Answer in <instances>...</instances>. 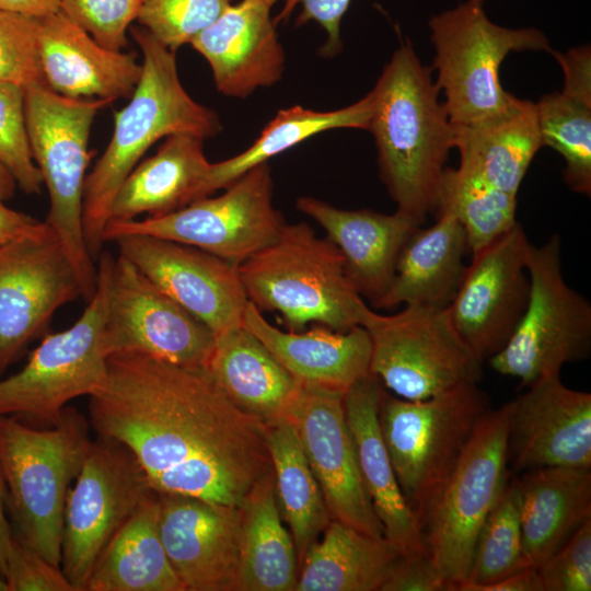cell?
I'll use <instances>...</instances> for the list:
<instances>
[{
  "mask_svg": "<svg viewBox=\"0 0 591 591\" xmlns=\"http://www.w3.org/2000/svg\"><path fill=\"white\" fill-rule=\"evenodd\" d=\"M92 440L84 417L66 407L47 429L0 416V461L22 543L60 566L63 513Z\"/></svg>",
  "mask_w": 591,
  "mask_h": 591,
  "instance_id": "5b68a950",
  "label": "cell"
},
{
  "mask_svg": "<svg viewBox=\"0 0 591 591\" xmlns=\"http://www.w3.org/2000/svg\"><path fill=\"white\" fill-rule=\"evenodd\" d=\"M526 270L525 312L507 345L488 359L496 372L519 379L521 387L591 352V304L564 278L558 234L541 246L530 244Z\"/></svg>",
  "mask_w": 591,
  "mask_h": 591,
  "instance_id": "30bf717a",
  "label": "cell"
},
{
  "mask_svg": "<svg viewBox=\"0 0 591 591\" xmlns=\"http://www.w3.org/2000/svg\"><path fill=\"white\" fill-rule=\"evenodd\" d=\"M85 591H185L159 530V495L152 491L107 543Z\"/></svg>",
  "mask_w": 591,
  "mask_h": 591,
  "instance_id": "1f68e13d",
  "label": "cell"
},
{
  "mask_svg": "<svg viewBox=\"0 0 591 591\" xmlns=\"http://www.w3.org/2000/svg\"><path fill=\"white\" fill-rule=\"evenodd\" d=\"M0 591H8L7 583L1 575H0Z\"/></svg>",
  "mask_w": 591,
  "mask_h": 591,
  "instance_id": "11a10c76",
  "label": "cell"
},
{
  "mask_svg": "<svg viewBox=\"0 0 591 591\" xmlns=\"http://www.w3.org/2000/svg\"><path fill=\"white\" fill-rule=\"evenodd\" d=\"M113 242L119 255L215 336L242 325L248 298L239 266L194 246L144 234H126Z\"/></svg>",
  "mask_w": 591,
  "mask_h": 591,
  "instance_id": "d6986e66",
  "label": "cell"
},
{
  "mask_svg": "<svg viewBox=\"0 0 591 591\" xmlns=\"http://www.w3.org/2000/svg\"><path fill=\"white\" fill-rule=\"evenodd\" d=\"M158 495L161 540L185 591H237L240 507Z\"/></svg>",
  "mask_w": 591,
  "mask_h": 591,
  "instance_id": "44dd1931",
  "label": "cell"
},
{
  "mask_svg": "<svg viewBox=\"0 0 591 591\" xmlns=\"http://www.w3.org/2000/svg\"><path fill=\"white\" fill-rule=\"evenodd\" d=\"M131 35L143 56L141 77L129 103L114 113L112 139L84 182L83 233L94 259L104 243L113 199L147 150L174 134H192L205 140L222 128L218 115L194 101L182 85L175 51L144 27L132 28Z\"/></svg>",
  "mask_w": 591,
  "mask_h": 591,
  "instance_id": "3957f363",
  "label": "cell"
},
{
  "mask_svg": "<svg viewBox=\"0 0 591 591\" xmlns=\"http://www.w3.org/2000/svg\"><path fill=\"white\" fill-rule=\"evenodd\" d=\"M560 65L565 84L564 93L591 103V49L589 45L573 47L566 53L551 49Z\"/></svg>",
  "mask_w": 591,
  "mask_h": 591,
  "instance_id": "c3c4849f",
  "label": "cell"
},
{
  "mask_svg": "<svg viewBox=\"0 0 591 591\" xmlns=\"http://www.w3.org/2000/svg\"><path fill=\"white\" fill-rule=\"evenodd\" d=\"M241 510L237 591H292L298 579V555L282 524L274 473L245 497Z\"/></svg>",
  "mask_w": 591,
  "mask_h": 591,
  "instance_id": "836d02e7",
  "label": "cell"
},
{
  "mask_svg": "<svg viewBox=\"0 0 591 591\" xmlns=\"http://www.w3.org/2000/svg\"><path fill=\"white\" fill-rule=\"evenodd\" d=\"M139 7L140 0H60L62 13L112 50L128 44L126 33Z\"/></svg>",
  "mask_w": 591,
  "mask_h": 591,
  "instance_id": "7bdbcfd3",
  "label": "cell"
},
{
  "mask_svg": "<svg viewBox=\"0 0 591 591\" xmlns=\"http://www.w3.org/2000/svg\"><path fill=\"white\" fill-rule=\"evenodd\" d=\"M0 160L26 194H39L44 185L30 146L24 88L0 81Z\"/></svg>",
  "mask_w": 591,
  "mask_h": 591,
  "instance_id": "60d3db41",
  "label": "cell"
},
{
  "mask_svg": "<svg viewBox=\"0 0 591 591\" xmlns=\"http://www.w3.org/2000/svg\"><path fill=\"white\" fill-rule=\"evenodd\" d=\"M0 81L23 88L47 85L39 56L38 19L1 8Z\"/></svg>",
  "mask_w": 591,
  "mask_h": 591,
  "instance_id": "b9f144b4",
  "label": "cell"
},
{
  "mask_svg": "<svg viewBox=\"0 0 591 591\" xmlns=\"http://www.w3.org/2000/svg\"><path fill=\"white\" fill-rule=\"evenodd\" d=\"M509 418L507 403L483 419L422 524L427 554L451 591L466 581L478 532L511 477Z\"/></svg>",
  "mask_w": 591,
  "mask_h": 591,
  "instance_id": "7c38bea8",
  "label": "cell"
},
{
  "mask_svg": "<svg viewBox=\"0 0 591 591\" xmlns=\"http://www.w3.org/2000/svg\"><path fill=\"white\" fill-rule=\"evenodd\" d=\"M46 227L45 221H39L24 212L13 210L0 200V246L42 232Z\"/></svg>",
  "mask_w": 591,
  "mask_h": 591,
  "instance_id": "681fc988",
  "label": "cell"
},
{
  "mask_svg": "<svg viewBox=\"0 0 591 591\" xmlns=\"http://www.w3.org/2000/svg\"><path fill=\"white\" fill-rule=\"evenodd\" d=\"M230 0H140L137 20L169 49L192 40L230 4Z\"/></svg>",
  "mask_w": 591,
  "mask_h": 591,
  "instance_id": "ab89813d",
  "label": "cell"
},
{
  "mask_svg": "<svg viewBox=\"0 0 591 591\" xmlns=\"http://www.w3.org/2000/svg\"><path fill=\"white\" fill-rule=\"evenodd\" d=\"M25 117L33 159L49 195L45 222L69 257L89 301L97 285V266L83 233V189L90 160L91 126L111 103L102 99H69L47 85L27 86Z\"/></svg>",
  "mask_w": 591,
  "mask_h": 591,
  "instance_id": "52a82bcc",
  "label": "cell"
},
{
  "mask_svg": "<svg viewBox=\"0 0 591 591\" xmlns=\"http://www.w3.org/2000/svg\"><path fill=\"white\" fill-rule=\"evenodd\" d=\"M478 591H544V588L537 568L531 566L484 586Z\"/></svg>",
  "mask_w": 591,
  "mask_h": 591,
  "instance_id": "f907efd6",
  "label": "cell"
},
{
  "mask_svg": "<svg viewBox=\"0 0 591 591\" xmlns=\"http://www.w3.org/2000/svg\"><path fill=\"white\" fill-rule=\"evenodd\" d=\"M515 478L523 548L536 568L591 519V470L540 467Z\"/></svg>",
  "mask_w": 591,
  "mask_h": 591,
  "instance_id": "4316f807",
  "label": "cell"
},
{
  "mask_svg": "<svg viewBox=\"0 0 591 591\" xmlns=\"http://www.w3.org/2000/svg\"><path fill=\"white\" fill-rule=\"evenodd\" d=\"M380 591H451L429 555L401 556Z\"/></svg>",
  "mask_w": 591,
  "mask_h": 591,
  "instance_id": "7dc6e473",
  "label": "cell"
},
{
  "mask_svg": "<svg viewBox=\"0 0 591 591\" xmlns=\"http://www.w3.org/2000/svg\"><path fill=\"white\" fill-rule=\"evenodd\" d=\"M343 392L300 384L286 418L292 424L332 520L384 536L361 478Z\"/></svg>",
  "mask_w": 591,
  "mask_h": 591,
  "instance_id": "ac0fdd59",
  "label": "cell"
},
{
  "mask_svg": "<svg viewBox=\"0 0 591 591\" xmlns=\"http://www.w3.org/2000/svg\"><path fill=\"white\" fill-rule=\"evenodd\" d=\"M102 344L105 355H142L185 368H206L213 333L132 263L113 259Z\"/></svg>",
  "mask_w": 591,
  "mask_h": 591,
  "instance_id": "9a60e30c",
  "label": "cell"
},
{
  "mask_svg": "<svg viewBox=\"0 0 591 591\" xmlns=\"http://www.w3.org/2000/svg\"><path fill=\"white\" fill-rule=\"evenodd\" d=\"M296 206L324 229L341 253L354 288L373 306L387 291L398 256L420 224L398 210H345L310 196L299 197Z\"/></svg>",
  "mask_w": 591,
  "mask_h": 591,
  "instance_id": "cb8c5ba5",
  "label": "cell"
},
{
  "mask_svg": "<svg viewBox=\"0 0 591 591\" xmlns=\"http://www.w3.org/2000/svg\"><path fill=\"white\" fill-rule=\"evenodd\" d=\"M152 491L125 447L102 438L91 442L63 513L60 567L77 591H85L107 543Z\"/></svg>",
  "mask_w": 591,
  "mask_h": 591,
  "instance_id": "5bb4252c",
  "label": "cell"
},
{
  "mask_svg": "<svg viewBox=\"0 0 591 591\" xmlns=\"http://www.w3.org/2000/svg\"><path fill=\"white\" fill-rule=\"evenodd\" d=\"M38 44L48 88L69 99L130 97L141 77L132 53L103 47L60 10L38 19Z\"/></svg>",
  "mask_w": 591,
  "mask_h": 591,
  "instance_id": "603a6c76",
  "label": "cell"
},
{
  "mask_svg": "<svg viewBox=\"0 0 591 591\" xmlns=\"http://www.w3.org/2000/svg\"><path fill=\"white\" fill-rule=\"evenodd\" d=\"M528 567L531 564L523 548L519 493L513 476L478 532L468 577L456 591H478Z\"/></svg>",
  "mask_w": 591,
  "mask_h": 591,
  "instance_id": "74e56055",
  "label": "cell"
},
{
  "mask_svg": "<svg viewBox=\"0 0 591 591\" xmlns=\"http://www.w3.org/2000/svg\"><path fill=\"white\" fill-rule=\"evenodd\" d=\"M97 285L81 316L69 328L44 336L22 370L0 380V416H26L55 424L66 405L92 396L105 384L102 344L107 283L113 263L100 253Z\"/></svg>",
  "mask_w": 591,
  "mask_h": 591,
  "instance_id": "8fae6325",
  "label": "cell"
},
{
  "mask_svg": "<svg viewBox=\"0 0 591 591\" xmlns=\"http://www.w3.org/2000/svg\"><path fill=\"white\" fill-rule=\"evenodd\" d=\"M79 297V278L48 224L0 246V374L59 308Z\"/></svg>",
  "mask_w": 591,
  "mask_h": 591,
  "instance_id": "e0dca14e",
  "label": "cell"
},
{
  "mask_svg": "<svg viewBox=\"0 0 591 591\" xmlns=\"http://www.w3.org/2000/svg\"><path fill=\"white\" fill-rule=\"evenodd\" d=\"M491 410L488 395L477 383H465L422 401L381 391L382 437L420 530L468 441Z\"/></svg>",
  "mask_w": 591,
  "mask_h": 591,
  "instance_id": "8992f818",
  "label": "cell"
},
{
  "mask_svg": "<svg viewBox=\"0 0 591 591\" xmlns=\"http://www.w3.org/2000/svg\"><path fill=\"white\" fill-rule=\"evenodd\" d=\"M431 69L409 42L402 44L368 93V129L374 138L382 182L398 211L420 225L436 211L440 178L454 148V126Z\"/></svg>",
  "mask_w": 591,
  "mask_h": 591,
  "instance_id": "7a4b0ae2",
  "label": "cell"
},
{
  "mask_svg": "<svg viewBox=\"0 0 591 591\" xmlns=\"http://www.w3.org/2000/svg\"><path fill=\"white\" fill-rule=\"evenodd\" d=\"M401 556L386 537L331 520L301 560L294 591H380Z\"/></svg>",
  "mask_w": 591,
  "mask_h": 591,
  "instance_id": "d6a6232c",
  "label": "cell"
},
{
  "mask_svg": "<svg viewBox=\"0 0 591 591\" xmlns=\"http://www.w3.org/2000/svg\"><path fill=\"white\" fill-rule=\"evenodd\" d=\"M266 426L278 508L301 561L332 519L292 424L282 418Z\"/></svg>",
  "mask_w": 591,
  "mask_h": 591,
  "instance_id": "d590c367",
  "label": "cell"
},
{
  "mask_svg": "<svg viewBox=\"0 0 591 591\" xmlns=\"http://www.w3.org/2000/svg\"><path fill=\"white\" fill-rule=\"evenodd\" d=\"M266 2H268L269 4L274 5L278 0H264Z\"/></svg>",
  "mask_w": 591,
  "mask_h": 591,
  "instance_id": "9f6ffc18",
  "label": "cell"
},
{
  "mask_svg": "<svg viewBox=\"0 0 591 591\" xmlns=\"http://www.w3.org/2000/svg\"><path fill=\"white\" fill-rule=\"evenodd\" d=\"M466 252L468 245L462 224L450 210L438 211V219L431 227H419L409 236L387 291L373 306L448 308L462 281Z\"/></svg>",
  "mask_w": 591,
  "mask_h": 591,
  "instance_id": "83f0119b",
  "label": "cell"
},
{
  "mask_svg": "<svg viewBox=\"0 0 591 591\" xmlns=\"http://www.w3.org/2000/svg\"><path fill=\"white\" fill-rule=\"evenodd\" d=\"M242 324L300 383L346 393L370 374L371 340L357 325L347 332L324 326L283 332L271 325L251 301Z\"/></svg>",
  "mask_w": 591,
  "mask_h": 591,
  "instance_id": "484cf974",
  "label": "cell"
},
{
  "mask_svg": "<svg viewBox=\"0 0 591 591\" xmlns=\"http://www.w3.org/2000/svg\"><path fill=\"white\" fill-rule=\"evenodd\" d=\"M358 325L371 340L370 373L401 398L427 399L482 378L483 362L459 336L448 308L406 304L380 314L360 299Z\"/></svg>",
  "mask_w": 591,
  "mask_h": 591,
  "instance_id": "9c48e42d",
  "label": "cell"
},
{
  "mask_svg": "<svg viewBox=\"0 0 591 591\" xmlns=\"http://www.w3.org/2000/svg\"><path fill=\"white\" fill-rule=\"evenodd\" d=\"M271 7L264 0L230 3L192 40L210 65L221 94L243 99L281 79L285 53L270 16Z\"/></svg>",
  "mask_w": 591,
  "mask_h": 591,
  "instance_id": "7402d4cb",
  "label": "cell"
},
{
  "mask_svg": "<svg viewBox=\"0 0 591 591\" xmlns=\"http://www.w3.org/2000/svg\"><path fill=\"white\" fill-rule=\"evenodd\" d=\"M370 114L368 94L354 104L335 111L318 112L300 105L282 108L248 149L210 164L195 200L229 187L251 169L268 163L271 158L320 132L338 128L368 129Z\"/></svg>",
  "mask_w": 591,
  "mask_h": 591,
  "instance_id": "e575fe53",
  "label": "cell"
},
{
  "mask_svg": "<svg viewBox=\"0 0 591 591\" xmlns=\"http://www.w3.org/2000/svg\"><path fill=\"white\" fill-rule=\"evenodd\" d=\"M245 293L259 310L278 312L291 332L314 322L336 332L358 325V303L341 253L305 222L285 223L278 237L241 265Z\"/></svg>",
  "mask_w": 591,
  "mask_h": 591,
  "instance_id": "277c9868",
  "label": "cell"
},
{
  "mask_svg": "<svg viewBox=\"0 0 591 591\" xmlns=\"http://www.w3.org/2000/svg\"><path fill=\"white\" fill-rule=\"evenodd\" d=\"M536 568L544 591H590L591 519Z\"/></svg>",
  "mask_w": 591,
  "mask_h": 591,
  "instance_id": "ee69618b",
  "label": "cell"
},
{
  "mask_svg": "<svg viewBox=\"0 0 591 591\" xmlns=\"http://www.w3.org/2000/svg\"><path fill=\"white\" fill-rule=\"evenodd\" d=\"M285 221L274 207L268 163L259 164L217 197H204L160 217L109 220L104 242L144 234L194 246L234 265L273 243Z\"/></svg>",
  "mask_w": 591,
  "mask_h": 591,
  "instance_id": "4fadbf2b",
  "label": "cell"
},
{
  "mask_svg": "<svg viewBox=\"0 0 591 591\" xmlns=\"http://www.w3.org/2000/svg\"><path fill=\"white\" fill-rule=\"evenodd\" d=\"M530 244L517 222L472 252V259L448 306L455 331L480 362L507 345L525 312L530 297L526 270Z\"/></svg>",
  "mask_w": 591,
  "mask_h": 591,
  "instance_id": "2e32d148",
  "label": "cell"
},
{
  "mask_svg": "<svg viewBox=\"0 0 591 591\" xmlns=\"http://www.w3.org/2000/svg\"><path fill=\"white\" fill-rule=\"evenodd\" d=\"M3 578L8 591H77L60 566L47 560L15 535Z\"/></svg>",
  "mask_w": 591,
  "mask_h": 591,
  "instance_id": "f6af8a7d",
  "label": "cell"
},
{
  "mask_svg": "<svg viewBox=\"0 0 591 591\" xmlns=\"http://www.w3.org/2000/svg\"><path fill=\"white\" fill-rule=\"evenodd\" d=\"M89 414L99 438L125 447L159 494L240 507L273 472L267 426L239 408L206 368L111 356Z\"/></svg>",
  "mask_w": 591,
  "mask_h": 591,
  "instance_id": "6da1fadb",
  "label": "cell"
},
{
  "mask_svg": "<svg viewBox=\"0 0 591 591\" xmlns=\"http://www.w3.org/2000/svg\"><path fill=\"white\" fill-rule=\"evenodd\" d=\"M210 164L202 138L184 132L166 137L155 154L137 164L121 183L109 220L160 217L185 207L196 199Z\"/></svg>",
  "mask_w": 591,
  "mask_h": 591,
  "instance_id": "4dcf8cb0",
  "label": "cell"
},
{
  "mask_svg": "<svg viewBox=\"0 0 591 591\" xmlns=\"http://www.w3.org/2000/svg\"><path fill=\"white\" fill-rule=\"evenodd\" d=\"M536 105L542 144L565 160L571 190L591 194V103L561 92L544 94Z\"/></svg>",
  "mask_w": 591,
  "mask_h": 591,
  "instance_id": "f35d334b",
  "label": "cell"
},
{
  "mask_svg": "<svg viewBox=\"0 0 591 591\" xmlns=\"http://www.w3.org/2000/svg\"><path fill=\"white\" fill-rule=\"evenodd\" d=\"M380 381L373 374L344 394L346 419L354 439L362 482L386 537L402 554L428 555L419 523L397 482L380 420Z\"/></svg>",
  "mask_w": 591,
  "mask_h": 591,
  "instance_id": "d4e9b609",
  "label": "cell"
},
{
  "mask_svg": "<svg viewBox=\"0 0 591 591\" xmlns=\"http://www.w3.org/2000/svg\"><path fill=\"white\" fill-rule=\"evenodd\" d=\"M0 8L34 19H43L60 10V0H0Z\"/></svg>",
  "mask_w": 591,
  "mask_h": 591,
  "instance_id": "816d5d0a",
  "label": "cell"
},
{
  "mask_svg": "<svg viewBox=\"0 0 591 591\" xmlns=\"http://www.w3.org/2000/svg\"><path fill=\"white\" fill-rule=\"evenodd\" d=\"M434 47L436 84L453 125H470L503 112L514 95L500 82L499 69L511 51H551L534 27L509 28L490 21L483 0H466L428 22Z\"/></svg>",
  "mask_w": 591,
  "mask_h": 591,
  "instance_id": "ba28073f",
  "label": "cell"
},
{
  "mask_svg": "<svg viewBox=\"0 0 591 591\" xmlns=\"http://www.w3.org/2000/svg\"><path fill=\"white\" fill-rule=\"evenodd\" d=\"M453 126L459 169L517 196L533 158L543 147L535 103L514 96L503 112L493 117Z\"/></svg>",
  "mask_w": 591,
  "mask_h": 591,
  "instance_id": "f546056e",
  "label": "cell"
},
{
  "mask_svg": "<svg viewBox=\"0 0 591 591\" xmlns=\"http://www.w3.org/2000/svg\"><path fill=\"white\" fill-rule=\"evenodd\" d=\"M206 369L239 408L265 425L286 418L300 386L243 324L215 336Z\"/></svg>",
  "mask_w": 591,
  "mask_h": 591,
  "instance_id": "f1b7e54d",
  "label": "cell"
},
{
  "mask_svg": "<svg viewBox=\"0 0 591 591\" xmlns=\"http://www.w3.org/2000/svg\"><path fill=\"white\" fill-rule=\"evenodd\" d=\"M16 187V182L3 162L0 160V200H9Z\"/></svg>",
  "mask_w": 591,
  "mask_h": 591,
  "instance_id": "db71d44e",
  "label": "cell"
},
{
  "mask_svg": "<svg viewBox=\"0 0 591 591\" xmlns=\"http://www.w3.org/2000/svg\"><path fill=\"white\" fill-rule=\"evenodd\" d=\"M8 501V491L0 461V575L4 577L7 570L8 557L12 547L14 535L11 532L7 515L5 503ZM4 579V578H3Z\"/></svg>",
  "mask_w": 591,
  "mask_h": 591,
  "instance_id": "f5cc1de1",
  "label": "cell"
},
{
  "mask_svg": "<svg viewBox=\"0 0 591 591\" xmlns=\"http://www.w3.org/2000/svg\"><path fill=\"white\" fill-rule=\"evenodd\" d=\"M442 209L450 210L464 228L471 253L518 222L515 195L459 167H445L440 178L436 211Z\"/></svg>",
  "mask_w": 591,
  "mask_h": 591,
  "instance_id": "8d00e7d4",
  "label": "cell"
},
{
  "mask_svg": "<svg viewBox=\"0 0 591 591\" xmlns=\"http://www.w3.org/2000/svg\"><path fill=\"white\" fill-rule=\"evenodd\" d=\"M526 389L509 402L508 467L514 473L591 468V394L567 387L560 373L543 375Z\"/></svg>",
  "mask_w": 591,
  "mask_h": 591,
  "instance_id": "ffe728a7",
  "label": "cell"
},
{
  "mask_svg": "<svg viewBox=\"0 0 591 591\" xmlns=\"http://www.w3.org/2000/svg\"><path fill=\"white\" fill-rule=\"evenodd\" d=\"M351 0H283L282 9L275 24L287 20L296 5H301V12L297 19V25H303L310 21L316 22L327 34L323 53L333 56L341 49L340 24Z\"/></svg>",
  "mask_w": 591,
  "mask_h": 591,
  "instance_id": "bcb514c9",
  "label": "cell"
}]
</instances>
